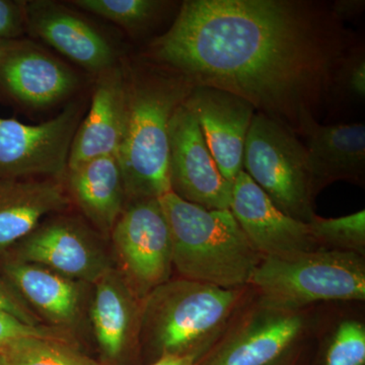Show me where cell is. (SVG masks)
<instances>
[{
	"instance_id": "31",
	"label": "cell",
	"mask_w": 365,
	"mask_h": 365,
	"mask_svg": "<svg viewBox=\"0 0 365 365\" xmlns=\"http://www.w3.org/2000/svg\"><path fill=\"white\" fill-rule=\"evenodd\" d=\"M153 365H196V353L162 355Z\"/></svg>"
},
{
	"instance_id": "27",
	"label": "cell",
	"mask_w": 365,
	"mask_h": 365,
	"mask_svg": "<svg viewBox=\"0 0 365 365\" xmlns=\"http://www.w3.org/2000/svg\"><path fill=\"white\" fill-rule=\"evenodd\" d=\"M341 88L352 98L364 100L365 96L364 52L350 51L338 69L336 88Z\"/></svg>"
},
{
	"instance_id": "29",
	"label": "cell",
	"mask_w": 365,
	"mask_h": 365,
	"mask_svg": "<svg viewBox=\"0 0 365 365\" xmlns=\"http://www.w3.org/2000/svg\"><path fill=\"white\" fill-rule=\"evenodd\" d=\"M0 311L13 314L24 323L32 326L44 325L39 317L30 309L13 287L0 277Z\"/></svg>"
},
{
	"instance_id": "16",
	"label": "cell",
	"mask_w": 365,
	"mask_h": 365,
	"mask_svg": "<svg viewBox=\"0 0 365 365\" xmlns=\"http://www.w3.org/2000/svg\"><path fill=\"white\" fill-rule=\"evenodd\" d=\"M297 129L307 138L313 188L336 179H359L365 169V126L362 123L322 125L313 113H300Z\"/></svg>"
},
{
	"instance_id": "2",
	"label": "cell",
	"mask_w": 365,
	"mask_h": 365,
	"mask_svg": "<svg viewBox=\"0 0 365 365\" xmlns=\"http://www.w3.org/2000/svg\"><path fill=\"white\" fill-rule=\"evenodd\" d=\"M169 225L173 267L184 279L234 289L262 260L230 209H206L172 191L158 198Z\"/></svg>"
},
{
	"instance_id": "22",
	"label": "cell",
	"mask_w": 365,
	"mask_h": 365,
	"mask_svg": "<svg viewBox=\"0 0 365 365\" xmlns=\"http://www.w3.org/2000/svg\"><path fill=\"white\" fill-rule=\"evenodd\" d=\"M74 346V341L28 337L0 351L7 365H98Z\"/></svg>"
},
{
	"instance_id": "15",
	"label": "cell",
	"mask_w": 365,
	"mask_h": 365,
	"mask_svg": "<svg viewBox=\"0 0 365 365\" xmlns=\"http://www.w3.org/2000/svg\"><path fill=\"white\" fill-rule=\"evenodd\" d=\"M127 86L121 69L102 72L90 111L72 140L67 170L91 158L117 157L126 124Z\"/></svg>"
},
{
	"instance_id": "26",
	"label": "cell",
	"mask_w": 365,
	"mask_h": 365,
	"mask_svg": "<svg viewBox=\"0 0 365 365\" xmlns=\"http://www.w3.org/2000/svg\"><path fill=\"white\" fill-rule=\"evenodd\" d=\"M28 337L54 338V339L73 341L71 333L66 331L46 325H29L16 318L13 314L0 311V350L16 341Z\"/></svg>"
},
{
	"instance_id": "3",
	"label": "cell",
	"mask_w": 365,
	"mask_h": 365,
	"mask_svg": "<svg viewBox=\"0 0 365 365\" xmlns=\"http://www.w3.org/2000/svg\"><path fill=\"white\" fill-rule=\"evenodd\" d=\"M192 86L180 76H138L127 86V116L117 158L130 201L170 192L169 125Z\"/></svg>"
},
{
	"instance_id": "23",
	"label": "cell",
	"mask_w": 365,
	"mask_h": 365,
	"mask_svg": "<svg viewBox=\"0 0 365 365\" xmlns=\"http://www.w3.org/2000/svg\"><path fill=\"white\" fill-rule=\"evenodd\" d=\"M74 4L93 14L136 30L150 25L165 2L158 0H78Z\"/></svg>"
},
{
	"instance_id": "18",
	"label": "cell",
	"mask_w": 365,
	"mask_h": 365,
	"mask_svg": "<svg viewBox=\"0 0 365 365\" xmlns=\"http://www.w3.org/2000/svg\"><path fill=\"white\" fill-rule=\"evenodd\" d=\"M93 285L90 316L93 334L103 354L116 360L140 332L143 300L136 297L115 266Z\"/></svg>"
},
{
	"instance_id": "19",
	"label": "cell",
	"mask_w": 365,
	"mask_h": 365,
	"mask_svg": "<svg viewBox=\"0 0 365 365\" xmlns=\"http://www.w3.org/2000/svg\"><path fill=\"white\" fill-rule=\"evenodd\" d=\"M69 204L59 180H0V257L35 230L45 216Z\"/></svg>"
},
{
	"instance_id": "7",
	"label": "cell",
	"mask_w": 365,
	"mask_h": 365,
	"mask_svg": "<svg viewBox=\"0 0 365 365\" xmlns=\"http://www.w3.org/2000/svg\"><path fill=\"white\" fill-rule=\"evenodd\" d=\"M110 235L117 263L115 268L139 299L169 281L172 242L158 199L130 201Z\"/></svg>"
},
{
	"instance_id": "14",
	"label": "cell",
	"mask_w": 365,
	"mask_h": 365,
	"mask_svg": "<svg viewBox=\"0 0 365 365\" xmlns=\"http://www.w3.org/2000/svg\"><path fill=\"white\" fill-rule=\"evenodd\" d=\"M0 259L4 279L46 325L66 332L78 325L86 283L7 255Z\"/></svg>"
},
{
	"instance_id": "5",
	"label": "cell",
	"mask_w": 365,
	"mask_h": 365,
	"mask_svg": "<svg viewBox=\"0 0 365 365\" xmlns=\"http://www.w3.org/2000/svg\"><path fill=\"white\" fill-rule=\"evenodd\" d=\"M237 299L234 289L184 278L167 281L143 299L140 332L162 355L191 353L222 328Z\"/></svg>"
},
{
	"instance_id": "24",
	"label": "cell",
	"mask_w": 365,
	"mask_h": 365,
	"mask_svg": "<svg viewBox=\"0 0 365 365\" xmlns=\"http://www.w3.org/2000/svg\"><path fill=\"white\" fill-rule=\"evenodd\" d=\"M316 241L325 242L344 251L361 253L365 245V211L337 218L314 215L307 223Z\"/></svg>"
},
{
	"instance_id": "21",
	"label": "cell",
	"mask_w": 365,
	"mask_h": 365,
	"mask_svg": "<svg viewBox=\"0 0 365 365\" xmlns=\"http://www.w3.org/2000/svg\"><path fill=\"white\" fill-rule=\"evenodd\" d=\"M304 319L295 312L267 309L245 327L208 365H269L299 337Z\"/></svg>"
},
{
	"instance_id": "17",
	"label": "cell",
	"mask_w": 365,
	"mask_h": 365,
	"mask_svg": "<svg viewBox=\"0 0 365 365\" xmlns=\"http://www.w3.org/2000/svg\"><path fill=\"white\" fill-rule=\"evenodd\" d=\"M26 24L41 39L79 66L104 72L114 64L111 45L93 26L49 1L26 4Z\"/></svg>"
},
{
	"instance_id": "20",
	"label": "cell",
	"mask_w": 365,
	"mask_h": 365,
	"mask_svg": "<svg viewBox=\"0 0 365 365\" xmlns=\"http://www.w3.org/2000/svg\"><path fill=\"white\" fill-rule=\"evenodd\" d=\"M66 174L72 199L83 215L103 235L111 234L126 199L116 155L91 158Z\"/></svg>"
},
{
	"instance_id": "25",
	"label": "cell",
	"mask_w": 365,
	"mask_h": 365,
	"mask_svg": "<svg viewBox=\"0 0 365 365\" xmlns=\"http://www.w3.org/2000/svg\"><path fill=\"white\" fill-rule=\"evenodd\" d=\"M365 328L349 319L340 324L327 351L325 365H364Z\"/></svg>"
},
{
	"instance_id": "12",
	"label": "cell",
	"mask_w": 365,
	"mask_h": 365,
	"mask_svg": "<svg viewBox=\"0 0 365 365\" xmlns=\"http://www.w3.org/2000/svg\"><path fill=\"white\" fill-rule=\"evenodd\" d=\"M185 105L195 115L211 155L227 181L242 169L245 144L256 109L244 98L207 86H192Z\"/></svg>"
},
{
	"instance_id": "9",
	"label": "cell",
	"mask_w": 365,
	"mask_h": 365,
	"mask_svg": "<svg viewBox=\"0 0 365 365\" xmlns=\"http://www.w3.org/2000/svg\"><path fill=\"white\" fill-rule=\"evenodd\" d=\"M6 255L86 284H93L114 266L98 235L81 220L67 216L41 222Z\"/></svg>"
},
{
	"instance_id": "1",
	"label": "cell",
	"mask_w": 365,
	"mask_h": 365,
	"mask_svg": "<svg viewBox=\"0 0 365 365\" xmlns=\"http://www.w3.org/2000/svg\"><path fill=\"white\" fill-rule=\"evenodd\" d=\"M337 20L304 1L187 0L151 53L192 86L234 93L297 128L336 88L349 52Z\"/></svg>"
},
{
	"instance_id": "30",
	"label": "cell",
	"mask_w": 365,
	"mask_h": 365,
	"mask_svg": "<svg viewBox=\"0 0 365 365\" xmlns=\"http://www.w3.org/2000/svg\"><path fill=\"white\" fill-rule=\"evenodd\" d=\"M364 1L361 0H340L333 4L332 13L338 19L353 16L364 11Z\"/></svg>"
},
{
	"instance_id": "11",
	"label": "cell",
	"mask_w": 365,
	"mask_h": 365,
	"mask_svg": "<svg viewBox=\"0 0 365 365\" xmlns=\"http://www.w3.org/2000/svg\"><path fill=\"white\" fill-rule=\"evenodd\" d=\"M230 210L262 258L318 249L309 225L282 212L244 170L232 184Z\"/></svg>"
},
{
	"instance_id": "8",
	"label": "cell",
	"mask_w": 365,
	"mask_h": 365,
	"mask_svg": "<svg viewBox=\"0 0 365 365\" xmlns=\"http://www.w3.org/2000/svg\"><path fill=\"white\" fill-rule=\"evenodd\" d=\"M79 120L81 109L76 105L39 125L0 117V180L63 177Z\"/></svg>"
},
{
	"instance_id": "4",
	"label": "cell",
	"mask_w": 365,
	"mask_h": 365,
	"mask_svg": "<svg viewBox=\"0 0 365 365\" xmlns=\"http://www.w3.org/2000/svg\"><path fill=\"white\" fill-rule=\"evenodd\" d=\"M250 283L271 311L294 312L317 302H361L365 266L360 254L317 249L262 258Z\"/></svg>"
},
{
	"instance_id": "32",
	"label": "cell",
	"mask_w": 365,
	"mask_h": 365,
	"mask_svg": "<svg viewBox=\"0 0 365 365\" xmlns=\"http://www.w3.org/2000/svg\"><path fill=\"white\" fill-rule=\"evenodd\" d=\"M0 365H7L6 359H4V354L0 351Z\"/></svg>"
},
{
	"instance_id": "28",
	"label": "cell",
	"mask_w": 365,
	"mask_h": 365,
	"mask_svg": "<svg viewBox=\"0 0 365 365\" xmlns=\"http://www.w3.org/2000/svg\"><path fill=\"white\" fill-rule=\"evenodd\" d=\"M26 2L0 0V42L11 41L26 25Z\"/></svg>"
},
{
	"instance_id": "13",
	"label": "cell",
	"mask_w": 365,
	"mask_h": 365,
	"mask_svg": "<svg viewBox=\"0 0 365 365\" xmlns=\"http://www.w3.org/2000/svg\"><path fill=\"white\" fill-rule=\"evenodd\" d=\"M78 85L76 74L45 53L0 42V91L14 102L42 108L64 100Z\"/></svg>"
},
{
	"instance_id": "6",
	"label": "cell",
	"mask_w": 365,
	"mask_h": 365,
	"mask_svg": "<svg viewBox=\"0 0 365 365\" xmlns=\"http://www.w3.org/2000/svg\"><path fill=\"white\" fill-rule=\"evenodd\" d=\"M242 169L285 215L306 223L316 215L306 146L287 125L256 112L245 144Z\"/></svg>"
},
{
	"instance_id": "10",
	"label": "cell",
	"mask_w": 365,
	"mask_h": 365,
	"mask_svg": "<svg viewBox=\"0 0 365 365\" xmlns=\"http://www.w3.org/2000/svg\"><path fill=\"white\" fill-rule=\"evenodd\" d=\"M170 191L206 209H230L232 184L222 176L197 121L182 102L169 125Z\"/></svg>"
}]
</instances>
